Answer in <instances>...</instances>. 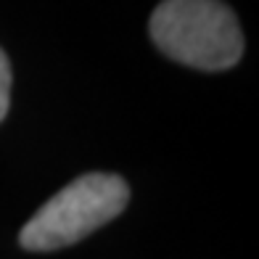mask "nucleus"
<instances>
[{"label":"nucleus","instance_id":"3","mask_svg":"<svg viewBox=\"0 0 259 259\" xmlns=\"http://www.w3.org/2000/svg\"><path fill=\"white\" fill-rule=\"evenodd\" d=\"M11 61L8 56L3 53V48H0V122L6 119L8 114V103H11Z\"/></svg>","mask_w":259,"mask_h":259},{"label":"nucleus","instance_id":"1","mask_svg":"<svg viewBox=\"0 0 259 259\" xmlns=\"http://www.w3.org/2000/svg\"><path fill=\"white\" fill-rule=\"evenodd\" d=\"M148 32L164 56L201 72L230 69L243 53L238 19L222 0H161Z\"/></svg>","mask_w":259,"mask_h":259},{"label":"nucleus","instance_id":"2","mask_svg":"<svg viewBox=\"0 0 259 259\" xmlns=\"http://www.w3.org/2000/svg\"><path fill=\"white\" fill-rule=\"evenodd\" d=\"M127 201L130 188L119 175L88 172L34 211L19 233V243L27 251H53L72 246L119 217Z\"/></svg>","mask_w":259,"mask_h":259}]
</instances>
